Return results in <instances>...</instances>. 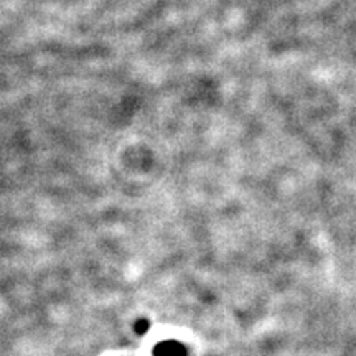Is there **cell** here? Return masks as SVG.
<instances>
[{"mask_svg": "<svg viewBox=\"0 0 356 356\" xmlns=\"http://www.w3.org/2000/svg\"><path fill=\"white\" fill-rule=\"evenodd\" d=\"M134 328H136L139 335H144V333H147V330H149V322H147V320H137Z\"/></svg>", "mask_w": 356, "mask_h": 356, "instance_id": "obj_2", "label": "cell"}, {"mask_svg": "<svg viewBox=\"0 0 356 356\" xmlns=\"http://www.w3.org/2000/svg\"><path fill=\"white\" fill-rule=\"evenodd\" d=\"M155 356H186V350L178 341H162L155 346Z\"/></svg>", "mask_w": 356, "mask_h": 356, "instance_id": "obj_1", "label": "cell"}]
</instances>
